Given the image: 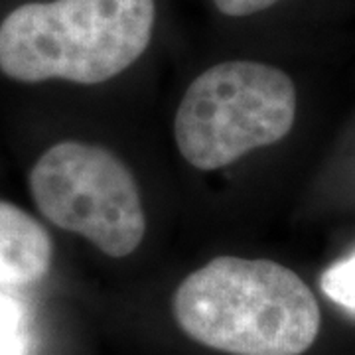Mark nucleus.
<instances>
[{
  "label": "nucleus",
  "mask_w": 355,
  "mask_h": 355,
  "mask_svg": "<svg viewBox=\"0 0 355 355\" xmlns=\"http://www.w3.org/2000/svg\"><path fill=\"white\" fill-rule=\"evenodd\" d=\"M296 89L282 69L259 62H223L193 79L174 119L180 154L198 170L229 166L291 132Z\"/></svg>",
  "instance_id": "obj_3"
},
{
  "label": "nucleus",
  "mask_w": 355,
  "mask_h": 355,
  "mask_svg": "<svg viewBox=\"0 0 355 355\" xmlns=\"http://www.w3.org/2000/svg\"><path fill=\"white\" fill-rule=\"evenodd\" d=\"M24 310L20 302L0 294V355H26Z\"/></svg>",
  "instance_id": "obj_7"
},
{
  "label": "nucleus",
  "mask_w": 355,
  "mask_h": 355,
  "mask_svg": "<svg viewBox=\"0 0 355 355\" xmlns=\"http://www.w3.org/2000/svg\"><path fill=\"white\" fill-rule=\"evenodd\" d=\"M154 0L30 2L0 24V69L24 83L97 85L123 73L150 44Z\"/></svg>",
  "instance_id": "obj_2"
},
{
  "label": "nucleus",
  "mask_w": 355,
  "mask_h": 355,
  "mask_svg": "<svg viewBox=\"0 0 355 355\" xmlns=\"http://www.w3.org/2000/svg\"><path fill=\"white\" fill-rule=\"evenodd\" d=\"M172 306L191 340L231 355H302L322 324L308 284L268 259L217 257L182 280Z\"/></svg>",
  "instance_id": "obj_1"
},
{
  "label": "nucleus",
  "mask_w": 355,
  "mask_h": 355,
  "mask_svg": "<svg viewBox=\"0 0 355 355\" xmlns=\"http://www.w3.org/2000/svg\"><path fill=\"white\" fill-rule=\"evenodd\" d=\"M320 286L330 300L355 316V251L326 268Z\"/></svg>",
  "instance_id": "obj_6"
},
{
  "label": "nucleus",
  "mask_w": 355,
  "mask_h": 355,
  "mask_svg": "<svg viewBox=\"0 0 355 355\" xmlns=\"http://www.w3.org/2000/svg\"><path fill=\"white\" fill-rule=\"evenodd\" d=\"M48 231L24 209L0 202V284H30L51 265Z\"/></svg>",
  "instance_id": "obj_5"
},
{
  "label": "nucleus",
  "mask_w": 355,
  "mask_h": 355,
  "mask_svg": "<svg viewBox=\"0 0 355 355\" xmlns=\"http://www.w3.org/2000/svg\"><path fill=\"white\" fill-rule=\"evenodd\" d=\"M217 10L225 16L241 18V16H251V14L263 12L277 4L279 0H214Z\"/></svg>",
  "instance_id": "obj_8"
},
{
  "label": "nucleus",
  "mask_w": 355,
  "mask_h": 355,
  "mask_svg": "<svg viewBox=\"0 0 355 355\" xmlns=\"http://www.w3.org/2000/svg\"><path fill=\"white\" fill-rule=\"evenodd\" d=\"M44 216L109 257L139 249L146 233L140 190L127 166L101 146L67 140L48 148L30 172Z\"/></svg>",
  "instance_id": "obj_4"
}]
</instances>
